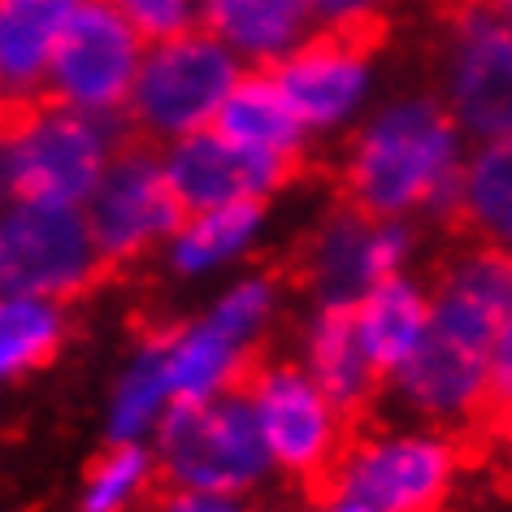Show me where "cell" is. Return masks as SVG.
Instances as JSON below:
<instances>
[{
  "label": "cell",
  "instance_id": "30",
  "mask_svg": "<svg viewBox=\"0 0 512 512\" xmlns=\"http://www.w3.org/2000/svg\"><path fill=\"white\" fill-rule=\"evenodd\" d=\"M378 5H382V0H313L317 22H326L330 31H339V27H369V18H374Z\"/></svg>",
  "mask_w": 512,
  "mask_h": 512
},
{
  "label": "cell",
  "instance_id": "31",
  "mask_svg": "<svg viewBox=\"0 0 512 512\" xmlns=\"http://www.w3.org/2000/svg\"><path fill=\"white\" fill-rule=\"evenodd\" d=\"M313 512H374V508H365L361 499H352V495H339V491H330L317 499V508Z\"/></svg>",
  "mask_w": 512,
  "mask_h": 512
},
{
  "label": "cell",
  "instance_id": "12",
  "mask_svg": "<svg viewBox=\"0 0 512 512\" xmlns=\"http://www.w3.org/2000/svg\"><path fill=\"white\" fill-rule=\"evenodd\" d=\"M161 165L170 174V187L183 200V209L204 213L239 200H265L270 191L287 183L296 161L265 157V152H252L235 139H226L217 126H204V131L174 139L165 148Z\"/></svg>",
  "mask_w": 512,
  "mask_h": 512
},
{
  "label": "cell",
  "instance_id": "1",
  "mask_svg": "<svg viewBox=\"0 0 512 512\" xmlns=\"http://www.w3.org/2000/svg\"><path fill=\"white\" fill-rule=\"evenodd\" d=\"M460 126L447 105L408 96L361 126L343 165L348 200L369 217L460 213Z\"/></svg>",
  "mask_w": 512,
  "mask_h": 512
},
{
  "label": "cell",
  "instance_id": "19",
  "mask_svg": "<svg viewBox=\"0 0 512 512\" xmlns=\"http://www.w3.org/2000/svg\"><path fill=\"white\" fill-rule=\"evenodd\" d=\"M304 369L348 417H361L369 408L382 378L361 348L352 304H317L304 330Z\"/></svg>",
  "mask_w": 512,
  "mask_h": 512
},
{
  "label": "cell",
  "instance_id": "8",
  "mask_svg": "<svg viewBox=\"0 0 512 512\" xmlns=\"http://www.w3.org/2000/svg\"><path fill=\"white\" fill-rule=\"evenodd\" d=\"M443 105L478 144L512 135V18L469 0L443 48Z\"/></svg>",
  "mask_w": 512,
  "mask_h": 512
},
{
  "label": "cell",
  "instance_id": "27",
  "mask_svg": "<svg viewBox=\"0 0 512 512\" xmlns=\"http://www.w3.org/2000/svg\"><path fill=\"white\" fill-rule=\"evenodd\" d=\"M118 9L144 31L148 44L204 27V0H118Z\"/></svg>",
  "mask_w": 512,
  "mask_h": 512
},
{
  "label": "cell",
  "instance_id": "25",
  "mask_svg": "<svg viewBox=\"0 0 512 512\" xmlns=\"http://www.w3.org/2000/svg\"><path fill=\"white\" fill-rule=\"evenodd\" d=\"M157 452H148L144 443H109V452L87 469L79 512H131L139 495L148 491Z\"/></svg>",
  "mask_w": 512,
  "mask_h": 512
},
{
  "label": "cell",
  "instance_id": "15",
  "mask_svg": "<svg viewBox=\"0 0 512 512\" xmlns=\"http://www.w3.org/2000/svg\"><path fill=\"white\" fill-rule=\"evenodd\" d=\"M313 0H204V31L239 61L278 66L313 40Z\"/></svg>",
  "mask_w": 512,
  "mask_h": 512
},
{
  "label": "cell",
  "instance_id": "2",
  "mask_svg": "<svg viewBox=\"0 0 512 512\" xmlns=\"http://www.w3.org/2000/svg\"><path fill=\"white\" fill-rule=\"evenodd\" d=\"M122 148V122L61 100H22L5 131L0 178L9 200L83 209Z\"/></svg>",
  "mask_w": 512,
  "mask_h": 512
},
{
  "label": "cell",
  "instance_id": "16",
  "mask_svg": "<svg viewBox=\"0 0 512 512\" xmlns=\"http://www.w3.org/2000/svg\"><path fill=\"white\" fill-rule=\"evenodd\" d=\"M87 0H0V79L9 96L31 100L48 83L53 57Z\"/></svg>",
  "mask_w": 512,
  "mask_h": 512
},
{
  "label": "cell",
  "instance_id": "3",
  "mask_svg": "<svg viewBox=\"0 0 512 512\" xmlns=\"http://www.w3.org/2000/svg\"><path fill=\"white\" fill-rule=\"evenodd\" d=\"M152 452H157L161 478L178 491L248 495L274 469L248 387H235L204 404H170Z\"/></svg>",
  "mask_w": 512,
  "mask_h": 512
},
{
  "label": "cell",
  "instance_id": "32",
  "mask_svg": "<svg viewBox=\"0 0 512 512\" xmlns=\"http://www.w3.org/2000/svg\"><path fill=\"white\" fill-rule=\"evenodd\" d=\"M491 5H499V9H504V14H512V0H491Z\"/></svg>",
  "mask_w": 512,
  "mask_h": 512
},
{
  "label": "cell",
  "instance_id": "7",
  "mask_svg": "<svg viewBox=\"0 0 512 512\" xmlns=\"http://www.w3.org/2000/svg\"><path fill=\"white\" fill-rule=\"evenodd\" d=\"M144 57V31L122 14L118 0H87L57 48L44 92L70 109L118 118V109L131 105Z\"/></svg>",
  "mask_w": 512,
  "mask_h": 512
},
{
  "label": "cell",
  "instance_id": "23",
  "mask_svg": "<svg viewBox=\"0 0 512 512\" xmlns=\"http://www.w3.org/2000/svg\"><path fill=\"white\" fill-rule=\"evenodd\" d=\"M170 404L174 395H170V378H165V343L152 339L131 356V365L122 369L118 387H113V400L105 413V439L144 443V434L161 426Z\"/></svg>",
  "mask_w": 512,
  "mask_h": 512
},
{
  "label": "cell",
  "instance_id": "17",
  "mask_svg": "<svg viewBox=\"0 0 512 512\" xmlns=\"http://www.w3.org/2000/svg\"><path fill=\"white\" fill-rule=\"evenodd\" d=\"M165 343V378H170L174 404H204L217 395L243 387L248 369V343L217 326L209 313L196 322L161 335Z\"/></svg>",
  "mask_w": 512,
  "mask_h": 512
},
{
  "label": "cell",
  "instance_id": "9",
  "mask_svg": "<svg viewBox=\"0 0 512 512\" xmlns=\"http://www.w3.org/2000/svg\"><path fill=\"white\" fill-rule=\"evenodd\" d=\"M456 443L439 430L382 434L343 452L330 491L374 512H439L456 478Z\"/></svg>",
  "mask_w": 512,
  "mask_h": 512
},
{
  "label": "cell",
  "instance_id": "13",
  "mask_svg": "<svg viewBox=\"0 0 512 512\" xmlns=\"http://www.w3.org/2000/svg\"><path fill=\"white\" fill-rule=\"evenodd\" d=\"M278 87L309 131H335L361 109L369 92V48L365 27H339L313 35L291 57L274 66Z\"/></svg>",
  "mask_w": 512,
  "mask_h": 512
},
{
  "label": "cell",
  "instance_id": "18",
  "mask_svg": "<svg viewBox=\"0 0 512 512\" xmlns=\"http://www.w3.org/2000/svg\"><path fill=\"white\" fill-rule=\"evenodd\" d=\"M352 309L369 365L378 369L382 382H391L417 356L421 339L430 330V291L413 283L408 274H395L382 278L378 287H369Z\"/></svg>",
  "mask_w": 512,
  "mask_h": 512
},
{
  "label": "cell",
  "instance_id": "14",
  "mask_svg": "<svg viewBox=\"0 0 512 512\" xmlns=\"http://www.w3.org/2000/svg\"><path fill=\"white\" fill-rule=\"evenodd\" d=\"M491 352V343L430 322L417 356L391 378V387L426 421H473L486 400Z\"/></svg>",
  "mask_w": 512,
  "mask_h": 512
},
{
  "label": "cell",
  "instance_id": "4",
  "mask_svg": "<svg viewBox=\"0 0 512 512\" xmlns=\"http://www.w3.org/2000/svg\"><path fill=\"white\" fill-rule=\"evenodd\" d=\"M243 79V61L204 27L148 44L131 92V122L152 139H183L217 122L226 96Z\"/></svg>",
  "mask_w": 512,
  "mask_h": 512
},
{
  "label": "cell",
  "instance_id": "24",
  "mask_svg": "<svg viewBox=\"0 0 512 512\" xmlns=\"http://www.w3.org/2000/svg\"><path fill=\"white\" fill-rule=\"evenodd\" d=\"M66 339L61 300L44 296H5L0 304V374L22 378L44 369Z\"/></svg>",
  "mask_w": 512,
  "mask_h": 512
},
{
  "label": "cell",
  "instance_id": "28",
  "mask_svg": "<svg viewBox=\"0 0 512 512\" xmlns=\"http://www.w3.org/2000/svg\"><path fill=\"white\" fill-rule=\"evenodd\" d=\"M478 421L495 439H512V322L499 330V339H495L491 378H486V400H482Z\"/></svg>",
  "mask_w": 512,
  "mask_h": 512
},
{
  "label": "cell",
  "instance_id": "5",
  "mask_svg": "<svg viewBox=\"0 0 512 512\" xmlns=\"http://www.w3.org/2000/svg\"><path fill=\"white\" fill-rule=\"evenodd\" d=\"M243 387L252 395L274 469L309 482L313 495H330L335 469L348 452V413L317 387L304 365H256Z\"/></svg>",
  "mask_w": 512,
  "mask_h": 512
},
{
  "label": "cell",
  "instance_id": "29",
  "mask_svg": "<svg viewBox=\"0 0 512 512\" xmlns=\"http://www.w3.org/2000/svg\"><path fill=\"white\" fill-rule=\"evenodd\" d=\"M152 512H252L248 495H213V491H178L170 486Z\"/></svg>",
  "mask_w": 512,
  "mask_h": 512
},
{
  "label": "cell",
  "instance_id": "33",
  "mask_svg": "<svg viewBox=\"0 0 512 512\" xmlns=\"http://www.w3.org/2000/svg\"><path fill=\"white\" fill-rule=\"evenodd\" d=\"M508 18H512V14H508Z\"/></svg>",
  "mask_w": 512,
  "mask_h": 512
},
{
  "label": "cell",
  "instance_id": "21",
  "mask_svg": "<svg viewBox=\"0 0 512 512\" xmlns=\"http://www.w3.org/2000/svg\"><path fill=\"white\" fill-rule=\"evenodd\" d=\"M261 217H265V200H239V204H222V209L187 213L178 235L165 243L170 270L183 278L222 270L226 261L248 252V243L261 230Z\"/></svg>",
  "mask_w": 512,
  "mask_h": 512
},
{
  "label": "cell",
  "instance_id": "6",
  "mask_svg": "<svg viewBox=\"0 0 512 512\" xmlns=\"http://www.w3.org/2000/svg\"><path fill=\"white\" fill-rule=\"evenodd\" d=\"M105 265L87 213L74 204L9 200L0 217V287L5 296L70 300Z\"/></svg>",
  "mask_w": 512,
  "mask_h": 512
},
{
  "label": "cell",
  "instance_id": "10",
  "mask_svg": "<svg viewBox=\"0 0 512 512\" xmlns=\"http://www.w3.org/2000/svg\"><path fill=\"white\" fill-rule=\"evenodd\" d=\"M83 213L105 265L135 261L157 243H170L178 226L187 222V209L174 196L161 157H152L148 148H126V144L109 161V170L92 191V200L83 204Z\"/></svg>",
  "mask_w": 512,
  "mask_h": 512
},
{
  "label": "cell",
  "instance_id": "11",
  "mask_svg": "<svg viewBox=\"0 0 512 512\" xmlns=\"http://www.w3.org/2000/svg\"><path fill=\"white\" fill-rule=\"evenodd\" d=\"M408 252H413V226L400 217H369L348 204L313 235L304 270L317 304H356L382 278L404 274Z\"/></svg>",
  "mask_w": 512,
  "mask_h": 512
},
{
  "label": "cell",
  "instance_id": "20",
  "mask_svg": "<svg viewBox=\"0 0 512 512\" xmlns=\"http://www.w3.org/2000/svg\"><path fill=\"white\" fill-rule=\"evenodd\" d=\"M213 126L235 144L283 161H296L304 139H309V126L291 109V100L274 74H243Z\"/></svg>",
  "mask_w": 512,
  "mask_h": 512
},
{
  "label": "cell",
  "instance_id": "22",
  "mask_svg": "<svg viewBox=\"0 0 512 512\" xmlns=\"http://www.w3.org/2000/svg\"><path fill=\"white\" fill-rule=\"evenodd\" d=\"M460 217L482 243L512 252V135L478 144L460 174Z\"/></svg>",
  "mask_w": 512,
  "mask_h": 512
},
{
  "label": "cell",
  "instance_id": "26",
  "mask_svg": "<svg viewBox=\"0 0 512 512\" xmlns=\"http://www.w3.org/2000/svg\"><path fill=\"white\" fill-rule=\"evenodd\" d=\"M274 300H278V291L270 278H243V283H235L226 291L222 300L209 309V317L217 326H226L235 339H243L252 348L256 335L265 330V322H270V313H274Z\"/></svg>",
  "mask_w": 512,
  "mask_h": 512
}]
</instances>
